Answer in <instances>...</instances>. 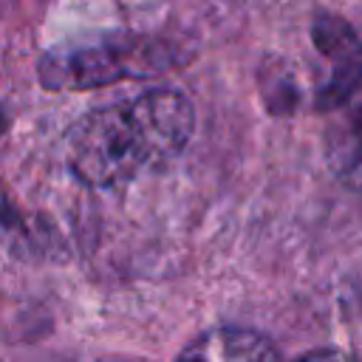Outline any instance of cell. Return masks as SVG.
I'll use <instances>...</instances> for the list:
<instances>
[{
    "label": "cell",
    "mask_w": 362,
    "mask_h": 362,
    "mask_svg": "<svg viewBox=\"0 0 362 362\" xmlns=\"http://www.w3.org/2000/svg\"><path fill=\"white\" fill-rule=\"evenodd\" d=\"M192 127L181 90H147L82 116L68 133V164L90 187H119L173 161Z\"/></svg>",
    "instance_id": "1"
},
{
    "label": "cell",
    "mask_w": 362,
    "mask_h": 362,
    "mask_svg": "<svg viewBox=\"0 0 362 362\" xmlns=\"http://www.w3.org/2000/svg\"><path fill=\"white\" fill-rule=\"evenodd\" d=\"M164 51L167 45L153 40H116L68 51L42 62V82L51 88H93L127 76H147L164 71V65L173 62L164 57Z\"/></svg>",
    "instance_id": "2"
},
{
    "label": "cell",
    "mask_w": 362,
    "mask_h": 362,
    "mask_svg": "<svg viewBox=\"0 0 362 362\" xmlns=\"http://www.w3.org/2000/svg\"><path fill=\"white\" fill-rule=\"evenodd\" d=\"M314 42L328 65L317 88V107L331 113L362 90V40L348 20L320 14L314 20Z\"/></svg>",
    "instance_id": "3"
},
{
    "label": "cell",
    "mask_w": 362,
    "mask_h": 362,
    "mask_svg": "<svg viewBox=\"0 0 362 362\" xmlns=\"http://www.w3.org/2000/svg\"><path fill=\"white\" fill-rule=\"evenodd\" d=\"M178 362H280V356L263 334L221 325L195 337L181 351Z\"/></svg>",
    "instance_id": "4"
},
{
    "label": "cell",
    "mask_w": 362,
    "mask_h": 362,
    "mask_svg": "<svg viewBox=\"0 0 362 362\" xmlns=\"http://www.w3.org/2000/svg\"><path fill=\"white\" fill-rule=\"evenodd\" d=\"M331 113L334 124L328 127V161L348 187L362 189V90Z\"/></svg>",
    "instance_id": "5"
},
{
    "label": "cell",
    "mask_w": 362,
    "mask_h": 362,
    "mask_svg": "<svg viewBox=\"0 0 362 362\" xmlns=\"http://www.w3.org/2000/svg\"><path fill=\"white\" fill-rule=\"evenodd\" d=\"M297 362H351V359L337 348H314V351L303 354Z\"/></svg>",
    "instance_id": "6"
},
{
    "label": "cell",
    "mask_w": 362,
    "mask_h": 362,
    "mask_svg": "<svg viewBox=\"0 0 362 362\" xmlns=\"http://www.w3.org/2000/svg\"><path fill=\"white\" fill-rule=\"evenodd\" d=\"M0 127H3V110H0Z\"/></svg>",
    "instance_id": "7"
}]
</instances>
